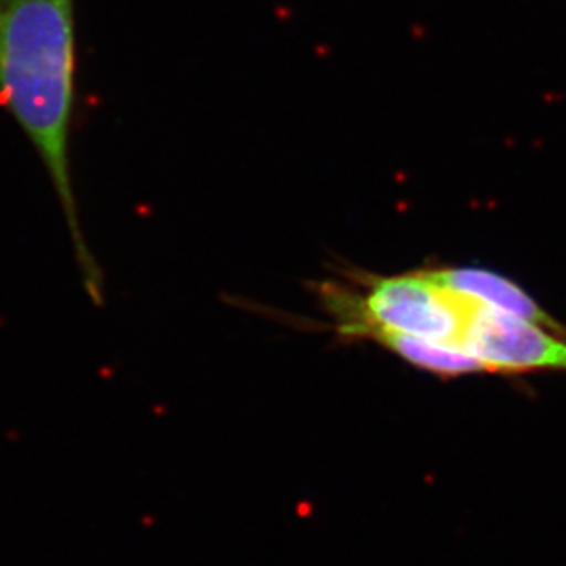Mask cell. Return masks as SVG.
Returning <instances> with one entry per match:
<instances>
[{
    "mask_svg": "<svg viewBox=\"0 0 566 566\" xmlns=\"http://www.w3.org/2000/svg\"><path fill=\"white\" fill-rule=\"evenodd\" d=\"M76 82V0H0V105L38 153L60 202L83 287L94 304H102L104 280L83 235L72 186Z\"/></svg>",
    "mask_w": 566,
    "mask_h": 566,
    "instance_id": "cell-1",
    "label": "cell"
},
{
    "mask_svg": "<svg viewBox=\"0 0 566 566\" xmlns=\"http://www.w3.org/2000/svg\"><path fill=\"white\" fill-rule=\"evenodd\" d=\"M326 298L344 335L405 333L454 346H460L473 305V298L436 282L429 271L376 280L360 296L329 289Z\"/></svg>",
    "mask_w": 566,
    "mask_h": 566,
    "instance_id": "cell-2",
    "label": "cell"
},
{
    "mask_svg": "<svg viewBox=\"0 0 566 566\" xmlns=\"http://www.w3.org/2000/svg\"><path fill=\"white\" fill-rule=\"evenodd\" d=\"M462 346L488 371L566 370L559 333L473 300Z\"/></svg>",
    "mask_w": 566,
    "mask_h": 566,
    "instance_id": "cell-3",
    "label": "cell"
},
{
    "mask_svg": "<svg viewBox=\"0 0 566 566\" xmlns=\"http://www.w3.org/2000/svg\"><path fill=\"white\" fill-rule=\"evenodd\" d=\"M429 274L441 285L465 294L480 304L490 305L493 310L517 316L523 321L534 322L559 335L566 333L528 293L518 287L517 283L504 279L501 274L474 268L440 269L429 271Z\"/></svg>",
    "mask_w": 566,
    "mask_h": 566,
    "instance_id": "cell-4",
    "label": "cell"
},
{
    "mask_svg": "<svg viewBox=\"0 0 566 566\" xmlns=\"http://www.w3.org/2000/svg\"><path fill=\"white\" fill-rule=\"evenodd\" d=\"M377 343L387 346L390 352L420 370L436 376L458 377L480 374L485 366L474 359L465 349L451 343H441L432 338L412 337L405 333L381 332L374 335Z\"/></svg>",
    "mask_w": 566,
    "mask_h": 566,
    "instance_id": "cell-5",
    "label": "cell"
}]
</instances>
